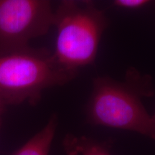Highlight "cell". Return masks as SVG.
I'll list each match as a JSON object with an SVG mask.
<instances>
[{"mask_svg":"<svg viewBox=\"0 0 155 155\" xmlns=\"http://www.w3.org/2000/svg\"><path fill=\"white\" fill-rule=\"evenodd\" d=\"M152 119H153V121H154V124H155V113H154V115L152 116Z\"/></svg>","mask_w":155,"mask_h":155,"instance_id":"obj_9","label":"cell"},{"mask_svg":"<svg viewBox=\"0 0 155 155\" xmlns=\"http://www.w3.org/2000/svg\"><path fill=\"white\" fill-rule=\"evenodd\" d=\"M48 0H0V56L29 47L54 24Z\"/></svg>","mask_w":155,"mask_h":155,"instance_id":"obj_4","label":"cell"},{"mask_svg":"<svg viewBox=\"0 0 155 155\" xmlns=\"http://www.w3.org/2000/svg\"><path fill=\"white\" fill-rule=\"evenodd\" d=\"M77 73L62 66L49 50L28 47L0 56V94L7 105H35L43 91L66 84Z\"/></svg>","mask_w":155,"mask_h":155,"instance_id":"obj_2","label":"cell"},{"mask_svg":"<svg viewBox=\"0 0 155 155\" xmlns=\"http://www.w3.org/2000/svg\"><path fill=\"white\" fill-rule=\"evenodd\" d=\"M150 2L148 0H115L112 5L119 8L137 9L142 8Z\"/></svg>","mask_w":155,"mask_h":155,"instance_id":"obj_7","label":"cell"},{"mask_svg":"<svg viewBox=\"0 0 155 155\" xmlns=\"http://www.w3.org/2000/svg\"><path fill=\"white\" fill-rule=\"evenodd\" d=\"M107 25L104 12L93 2H61L53 24L57 30L53 55L58 63L73 71L94 63Z\"/></svg>","mask_w":155,"mask_h":155,"instance_id":"obj_3","label":"cell"},{"mask_svg":"<svg viewBox=\"0 0 155 155\" xmlns=\"http://www.w3.org/2000/svg\"><path fill=\"white\" fill-rule=\"evenodd\" d=\"M6 106H7V102L5 101V98H3V96L0 94V129H1L2 126V116L3 112L5 111Z\"/></svg>","mask_w":155,"mask_h":155,"instance_id":"obj_8","label":"cell"},{"mask_svg":"<svg viewBox=\"0 0 155 155\" xmlns=\"http://www.w3.org/2000/svg\"><path fill=\"white\" fill-rule=\"evenodd\" d=\"M153 95L150 77L132 69L124 82L108 77L94 80L87 106V117L94 125L134 131L155 140V124L141 98Z\"/></svg>","mask_w":155,"mask_h":155,"instance_id":"obj_1","label":"cell"},{"mask_svg":"<svg viewBox=\"0 0 155 155\" xmlns=\"http://www.w3.org/2000/svg\"><path fill=\"white\" fill-rule=\"evenodd\" d=\"M63 144L67 155H111L104 143L85 136L68 134Z\"/></svg>","mask_w":155,"mask_h":155,"instance_id":"obj_6","label":"cell"},{"mask_svg":"<svg viewBox=\"0 0 155 155\" xmlns=\"http://www.w3.org/2000/svg\"><path fill=\"white\" fill-rule=\"evenodd\" d=\"M58 127V116L53 114L47 124L12 155H49Z\"/></svg>","mask_w":155,"mask_h":155,"instance_id":"obj_5","label":"cell"}]
</instances>
